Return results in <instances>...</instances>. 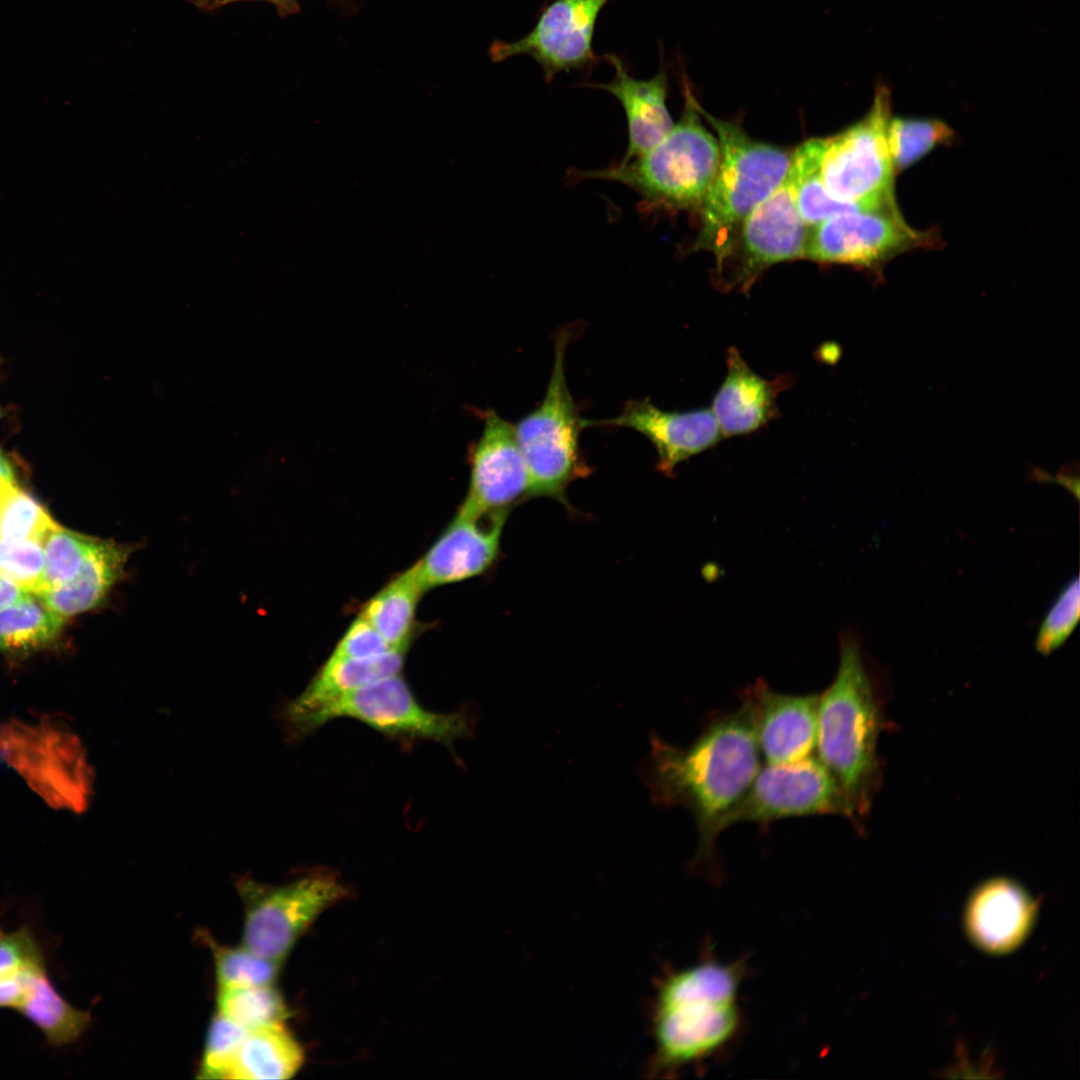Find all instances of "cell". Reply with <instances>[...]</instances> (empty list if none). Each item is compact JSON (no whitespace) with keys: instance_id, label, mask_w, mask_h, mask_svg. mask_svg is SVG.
Wrapping results in <instances>:
<instances>
[{"instance_id":"cell-1","label":"cell","mask_w":1080,"mask_h":1080,"mask_svg":"<svg viewBox=\"0 0 1080 1080\" xmlns=\"http://www.w3.org/2000/svg\"><path fill=\"white\" fill-rule=\"evenodd\" d=\"M739 698L741 704L733 711L710 712L685 747L655 734L650 737L642 777L654 803L680 806L693 816L698 832L695 867L714 866L716 823L744 795L763 765L752 705Z\"/></svg>"},{"instance_id":"cell-2","label":"cell","mask_w":1080,"mask_h":1080,"mask_svg":"<svg viewBox=\"0 0 1080 1080\" xmlns=\"http://www.w3.org/2000/svg\"><path fill=\"white\" fill-rule=\"evenodd\" d=\"M887 728L880 677L858 634L839 637V665L819 696L816 754L836 777L864 825L882 780L878 754Z\"/></svg>"},{"instance_id":"cell-3","label":"cell","mask_w":1080,"mask_h":1080,"mask_svg":"<svg viewBox=\"0 0 1080 1080\" xmlns=\"http://www.w3.org/2000/svg\"><path fill=\"white\" fill-rule=\"evenodd\" d=\"M742 976L739 963L707 959L665 978L654 1012L656 1071L704 1060L734 1038Z\"/></svg>"},{"instance_id":"cell-4","label":"cell","mask_w":1080,"mask_h":1080,"mask_svg":"<svg viewBox=\"0 0 1080 1080\" xmlns=\"http://www.w3.org/2000/svg\"><path fill=\"white\" fill-rule=\"evenodd\" d=\"M681 119L655 146L605 169L575 171L576 179H600L632 189L646 209L700 210L717 173L720 148L704 127L698 102L684 82Z\"/></svg>"},{"instance_id":"cell-5","label":"cell","mask_w":1080,"mask_h":1080,"mask_svg":"<svg viewBox=\"0 0 1080 1080\" xmlns=\"http://www.w3.org/2000/svg\"><path fill=\"white\" fill-rule=\"evenodd\" d=\"M698 110L717 133L720 163L699 210L696 247L713 252L718 267L743 219L784 181L791 154L752 139L735 122L710 115L699 103Z\"/></svg>"},{"instance_id":"cell-6","label":"cell","mask_w":1080,"mask_h":1080,"mask_svg":"<svg viewBox=\"0 0 1080 1080\" xmlns=\"http://www.w3.org/2000/svg\"><path fill=\"white\" fill-rule=\"evenodd\" d=\"M570 329L554 337V363L541 403L514 424L516 439L530 477V497H550L567 504L566 491L589 469L579 446L585 427L565 377Z\"/></svg>"},{"instance_id":"cell-7","label":"cell","mask_w":1080,"mask_h":1080,"mask_svg":"<svg viewBox=\"0 0 1080 1080\" xmlns=\"http://www.w3.org/2000/svg\"><path fill=\"white\" fill-rule=\"evenodd\" d=\"M820 815L842 816L864 832L838 780L815 752L791 763L762 765L744 795L716 823L714 834L718 838L741 822L767 829L778 820Z\"/></svg>"},{"instance_id":"cell-8","label":"cell","mask_w":1080,"mask_h":1080,"mask_svg":"<svg viewBox=\"0 0 1080 1080\" xmlns=\"http://www.w3.org/2000/svg\"><path fill=\"white\" fill-rule=\"evenodd\" d=\"M236 888L244 911L241 945L281 963L313 921L349 894L336 875L328 872L311 873L281 886L242 877Z\"/></svg>"},{"instance_id":"cell-9","label":"cell","mask_w":1080,"mask_h":1080,"mask_svg":"<svg viewBox=\"0 0 1080 1080\" xmlns=\"http://www.w3.org/2000/svg\"><path fill=\"white\" fill-rule=\"evenodd\" d=\"M352 718L402 740H431L452 747L472 733L465 711L438 713L424 708L400 674L355 689L323 707L302 726L299 737L337 718Z\"/></svg>"},{"instance_id":"cell-10","label":"cell","mask_w":1080,"mask_h":1080,"mask_svg":"<svg viewBox=\"0 0 1080 1080\" xmlns=\"http://www.w3.org/2000/svg\"><path fill=\"white\" fill-rule=\"evenodd\" d=\"M890 94L877 88L873 104L860 121L824 138L821 176L827 192L845 203L895 201L894 170L887 145Z\"/></svg>"},{"instance_id":"cell-11","label":"cell","mask_w":1080,"mask_h":1080,"mask_svg":"<svg viewBox=\"0 0 1080 1080\" xmlns=\"http://www.w3.org/2000/svg\"><path fill=\"white\" fill-rule=\"evenodd\" d=\"M809 233L785 177L739 225L728 255L717 267L721 287L747 292L769 266L804 258Z\"/></svg>"},{"instance_id":"cell-12","label":"cell","mask_w":1080,"mask_h":1080,"mask_svg":"<svg viewBox=\"0 0 1080 1080\" xmlns=\"http://www.w3.org/2000/svg\"><path fill=\"white\" fill-rule=\"evenodd\" d=\"M934 241L930 233L911 228L894 204L838 214L811 227L804 258L874 269Z\"/></svg>"},{"instance_id":"cell-13","label":"cell","mask_w":1080,"mask_h":1080,"mask_svg":"<svg viewBox=\"0 0 1080 1080\" xmlns=\"http://www.w3.org/2000/svg\"><path fill=\"white\" fill-rule=\"evenodd\" d=\"M610 0H554L534 28L512 42L496 41L491 56L499 62L525 55L542 68L546 82L562 72L590 69L598 57L592 46L597 18Z\"/></svg>"},{"instance_id":"cell-14","label":"cell","mask_w":1080,"mask_h":1080,"mask_svg":"<svg viewBox=\"0 0 1080 1080\" xmlns=\"http://www.w3.org/2000/svg\"><path fill=\"white\" fill-rule=\"evenodd\" d=\"M484 426L469 449L470 479L459 511L499 515L530 497V477L514 426L496 411L483 412Z\"/></svg>"},{"instance_id":"cell-15","label":"cell","mask_w":1080,"mask_h":1080,"mask_svg":"<svg viewBox=\"0 0 1080 1080\" xmlns=\"http://www.w3.org/2000/svg\"><path fill=\"white\" fill-rule=\"evenodd\" d=\"M739 696L752 705L763 763H791L816 752L820 692L779 693L757 679Z\"/></svg>"},{"instance_id":"cell-16","label":"cell","mask_w":1080,"mask_h":1080,"mask_svg":"<svg viewBox=\"0 0 1080 1080\" xmlns=\"http://www.w3.org/2000/svg\"><path fill=\"white\" fill-rule=\"evenodd\" d=\"M592 425L624 427L644 435L657 452V470L668 476L680 463L724 438L711 409L665 411L648 398L628 401L614 418L585 420L586 427Z\"/></svg>"},{"instance_id":"cell-17","label":"cell","mask_w":1080,"mask_h":1080,"mask_svg":"<svg viewBox=\"0 0 1080 1080\" xmlns=\"http://www.w3.org/2000/svg\"><path fill=\"white\" fill-rule=\"evenodd\" d=\"M504 514L475 516L458 511L453 521L413 567L426 591L480 575L495 562Z\"/></svg>"},{"instance_id":"cell-18","label":"cell","mask_w":1080,"mask_h":1080,"mask_svg":"<svg viewBox=\"0 0 1080 1080\" xmlns=\"http://www.w3.org/2000/svg\"><path fill=\"white\" fill-rule=\"evenodd\" d=\"M726 364L711 409L724 438L752 433L775 419L777 396L791 384L788 376L768 380L756 374L736 347L728 349Z\"/></svg>"},{"instance_id":"cell-19","label":"cell","mask_w":1080,"mask_h":1080,"mask_svg":"<svg viewBox=\"0 0 1080 1080\" xmlns=\"http://www.w3.org/2000/svg\"><path fill=\"white\" fill-rule=\"evenodd\" d=\"M405 651L395 650L372 659L331 655L306 689L282 710V722L291 738L317 711L343 695L381 679L400 674Z\"/></svg>"},{"instance_id":"cell-20","label":"cell","mask_w":1080,"mask_h":1080,"mask_svg":"<svg viewBox=\"0 0 1080 1080\" xmlns=\"http://www.w3.org/2000/svg\"><path fill=\"white\" fill-rule=\"evenodd\" d=\"M604 58L613 66L614 78L605 84H590L613 95L623 107L628 126V146L621 161L633 159L660 142L672 129L667 108L668 78L664 68L650 79L631 76L615 54Z\"/></svg>"},{"instance_id":"cell-21","label":"cell","mask_w":1080,"mask_h":1080,"mask_svg":"<svg viewBox=\"0 0 1080 1080\" xmlns=\"http://www.w3.org/2000/svg\"><path fill=\"white\" fill-rule=\"evenodd\" d=\"M136 549L137 546L133 544L98 538L72 580L36 596L63 618L94 609L125 577L126 565Z\"/></svg>"},{"instance_id":"cell-22","label":"cell","mask_w":1080,"mask_h":1080,"mask_svg":"<svg viewBox=\"0 0 1080 1080\" xmlns=\"http://www.w3.org/2000/svg\"><path fill=\"white\" fill-rule=\"evenodd\" d=\"M303 1061L302 1047L284 1024L251 1030L242 1039L226 1079H289Z\"/></svg>"},{"instance_id":"cell-23","label":"cell","mask_w":1080,"mask_h":1080,"mask_svg":"<svg viewBox=\"0 0 1080 1080\" xmlns=\"http://www.w3.org/2000/svg\"><path fill=\"white\" fill-rule=\"evenodd\" d=\"M1030 907L1022 891L1011 882L993 881L976 895L969 914L976 939L992 949L1015 944L1024 934Z\"/></svg>"},{"instance_id":"cell-24","label":"cell","mask_w":1080,"mask_h":1080,"mask_svg":"<svg viewBox=\"0 0 1080 1080\" xmlns=\"http://www.w3.org/2000/svg\"><path fill=\"white\" fill-rule=\"evenodd\" d=\"M823 146L824 138H811L802 143L791 154L790 167L786 176L797 210L809 227L838 214L896 204V201L845 203L831 197L821 176Z\"/></svg>"},{"instance_id":"cell-25","label":"cell","mask_w":1080,"mask_h":1080,"mask_svg":"<svg viewBox=\"0 0 1080 1080\" xmlns=\"http://www.w3.org/2000/svg\"><path fill=\"white\" fill-rule=\"evenodd\" d=\"M54 1046L76 1041L88 1028V1011L70 1005L54 988L47 969L36 974L16 1009Z\"/></svg>"},{"instance_id":"cell-26","label":"cell","mask_w":1080,"mask_h":1080,"mask_svg":"<svg viewBox=\"0 0 1080 1080\" xmlns=\"http://www.w3.org/2000/svg\"><path fill=\"white\" fill-rule=\"evenodd\" d=\"M423 592L412 566L368 600L361 616L393 649L405 651L413 632L417 603Z\"/></svg>"},{"instance_id":"cell-27","label":"cell","mask_w":1080,"mask_h":1080,"mask_svg":"<svg viewBox=\"0 0 1080 1080\" xmlns=\"http://www.w3.org/2000/svg\"><path fill=\"white\" fill-rule=\"evenodd\" d=\"M34 594H32L33 596ZM31 595L0 610V650L20 654L40 649L60 632L64 618Z\"/></svg>"},{"instance_id":"cell-28","label":"cell","mask_w":1080,"mask_h":1080,"mask_svg":"<svg viewBox=\"0 0 1080 1080\" xmlns=\"http://www.w3.org/2000/svg\"><path fill=\"white\" fill-rule=\"evenodd\" d=\"M47 969L41 946L28 927L0 934V1008L17 1009L32 978Z\"/></svg>"},{"instance_id":"cell-29","label":"cell","mask_w":1080,"mask_h":1080,"mask_svg":"<svg viewBox=\"0 0 1080 1080\" xmlns=\"http://www.w3.org/2000/svg\"><path fill=\"white\" fill-rule=\"evenodd\" d=\"M217 1012L247 1031L284 1024L288 1008L274 985L218 986Z\"/></svg>"},{"instance_id":"cell-30","label":"cell","mask_w":1080,"mask_h":1080,"mask_svg":"<svg viewBox=\"0 0 1080 1080\" xmlns=\"http://www.w3.org/2000/svg\"><path fill=\"white\" fill-rule=\"evenodd\" d=\"M953 131L935 119L894 118L887 126V145L894 172L902 171L934 147L950 143Z\"/></svg>"},{"instance_id":"cell-31","label":"cell","mask_w":1080,"mask_h":1080,"mask_svg":"<svg viewBox=\"0 0 1080 1080\" xmlns=\"http://www.w3.org/2000/svg\"><path fill=\"white\" fill-rule=\"evenodd\" d=\"M97 540L96 537L82 535L60 526L53 530L43 542V574L34 595L56 589L72 580Z\"/></svg>"},{"instance_id":"cell-32","label":"cell","mask_w":1080,"mask_h":1080,"mask_svg":"<svg viewBox=\"0 0 1080 1080\" xmlns=\"http://www.w3.org/2000/svg\"><path fill=\"white\" fill-rule=\"evenodd\" d=\"M211 949L218 986L274 985L281 962L261 957L244 946H225L204 935Z\"/></svg>"},{"instance_id":"cell-33","label":"cell","mask_w":1080,"mask_h":1080,"mask_svg":"<svg viewBox=\"0 0 1080 1080\" xmlns=\"http://www.w3.org/2000/svg\"><path fill=\"white\" fill-rule=\"evenodd\" d=\"M58 527L44 508L18 487L0 508V540H29L43 545Z\"/></svg>"},{"instance_id":"cell-34","label":"cell","mask_w":1080,"mask_h":1080,"mask_svg":"<svg viewBox=\"0 0 1080 1080\" xmlns=\"http://www.w3.org/2000/svg\"><path fill=\"white\" fill-rule=\"evenodd\" d=\"M1079 578L1075 576L1062 588L1043 618L1035 639L1036 650L1049 655L1071 636L1080 617Z\"/></svg>"},{"instance_id":"cell-35","label":"cell","mask_w":1080,"mask_h":1080,"mask_svg":"<svg viewBox=\"0 0 1080 1080\" xmlns=\"http://www.w3.org/2000/svg\"><path fill=\"white\" fill-rule=\"evenodd\" d=\"M247 1030L218 1012L212 1017L198 1070L200 1079H226L232 1059Z\"/></svg>"},{"instance_id":"cell-36","label":"cell","mask_w":1080,"mask_h":1080,"mask_svg":"<svg viewBox=\"0 0 1080 1080\" xmlns=\"http://www.w3.org/2000/svg\"><path fill=\"white\" fill-rule=\"evenodd\" d=\"M43 545L29 540H0V573L35 594L43 574Z\"/></svg>"},{"instance_id":"cell-37","label":"cell","mask_w":1080,"mask_h":1080,"mask_svg":"<svg viewBox=\"0 0 1080 1080\" xmlns=\"http://www.w3.org/2000/svg\"><path fill=\"white\" fill-rule=\"evenodd\" d=\"M391 651L395 649L360 615L346 630L331 655L351 659H372Z\"/></svg>"},{"instance_id":"cell-38","label":"cell","mask_w":1080,"mask_h":1080,"mask_svg":"<svg viewBox=\"0 0 1080 1080\" xmlns=\"http://www.w3.org/2000/svg\"><path fill=\"white\" fill-rule=\"evenodd\" d=\"M30 595V592L0 573V610L19 603Z\"/></svg>"},{"instance_id":"cell-39","label":"cell","mask_w":1080,"mask_h":1080,"mask_svg":"<svg viewBox=\"0 0 1080 1080\" xmlns=\"http://www.w3.org/2000/svg\"><path fill=\"white\" fill-rule=\"evenodd\" d=\"M17 488L13 470L5 455L0 451V508Z\"/></svg>"},{"instance_id":"cell-40","label":"cell","mask_w":1080,"mask_h":1080,"mask_svg":"<svg viewBox=\"0 0 1080 1080\" xmlns=\"http://www.w3.org/2000/svg\"><path fill=\"white\" fill-rule=\"evenodd\" d=\"M1 933H2V931L0 930V934H1Z\"/></svg>"}]
</instances>
